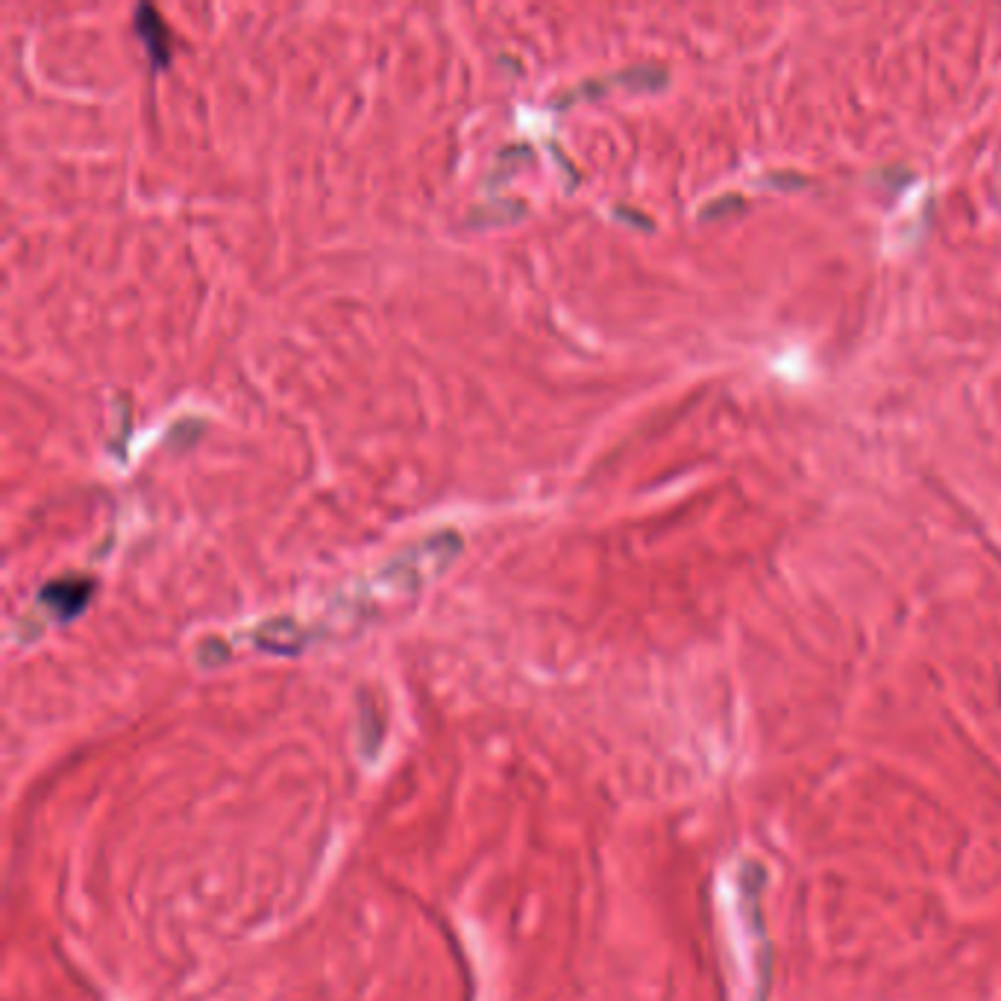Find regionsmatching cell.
Returning <instances> with one entry per match:
<instances>
[{
	"label": "cell",
	"instance_id": "obj_1",
	"mask_svg": "<svg viewBox=\"0 0 1001 1001\" xmlns=\"http://www.w3.org/2000/svg\"><path fill=\"white\" fill-rule=\"evenodd\" d=\"M89 596H92V582H89V579L68 575V579H56V582L45 584L42 603L50 605L59 617H74V614L89 603Z\"/></svg>",
	"mask_w": 1001,
	"mask_h": 1001
},
{
	"label": "cell",
	"instance_id": "obj_2",
	"mask_svg": "<svg viewBox=\"0 0 1001 1001\" xmlns=\"http://www.w3.org/2000/svg\"><path fill=\"white\" fill-rule=\"evenodd\" d=\"M136 30H139V36L148 45L150 59L156 66H167V59H171V33H167L165 21L159 19V12L153 7H148V3L136 7Z\"/></svg>",
	"mask_w": 1001,
	"mask_h": 1001
}]
</instances>
